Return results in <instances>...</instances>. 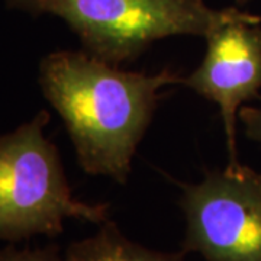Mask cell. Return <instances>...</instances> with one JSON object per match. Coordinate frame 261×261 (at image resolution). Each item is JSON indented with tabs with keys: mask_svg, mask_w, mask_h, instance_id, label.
Listing matches in <instances>:
<instances>
[{
	"mask_svg": "<svg viewBox=\"0 0 261 261\" xmlns=\"http://www.w3.org/2000/svg\"><path fill=\"white\" fill-rule=\"evenodd\" d=\"M183 75L121 70L84 51H56L39 63L44 97L64 122L84 173L125 185L161 97Z\"/></svg>",
	"mask_w": 261,
	"mask_h": 261,
	"instance_id": "6da1fadb",
	"label": "cell"
},
{
	"mask_svg": "<svg viewBox=\"0 0 261 261\" xmlns=\"http://www.w3.org/2000/svg\"><path fill=\"white\" fill-rule=\"evenodd\" d=\"M10 10L34 18L63 19L83 51L108 64L132 63L160 39L205 38L237 8L214 9L205 0H2Z\"/></svg>",
	"mask_w": 261,
	"mask_h": 261,
	"instance_id": "7a4b0ae2",
	"label": "cell"
},
{
	"mask_svg": "<svg viewBox=\"0 0 261 261\" xmlns=\"http://www.w3.org/2000/svg\"><path fill=\"white\" fill-rule=\"evenodd\" d=\"M49 112L0 135V241L19 243L64 232L65 219L99 225L109 219L108 203L75 199L56 145L44 129Z\"/></svg>",
	"mask_w": 261,
	"mask_h": 261,
	"instance_id": "3957f363",
	"label": "cell"
},
{
	"mask_svg": "<svg viewBox=\"0 0 261 261\" xmlns=\"http://www.w3.org/2000/svg\"><path fill=\"white\" fill-rule=\"evenodd\" d=\"M181 251L206 261H261V173L229 163L199 183H178Z\"/></svg>",
	"mask_w": 261,
	"mask_h": 261,
	"instance_id": "277c9868",
	"label": "cell"
},
{
	"mask_svg": "<svg viewBox=\"0 0 261 261\" xmlns=\"http://www.w3.org/2000/svg\"><path fill=\"white\" fill-rule=\"evenodd\" d=\"M200 65L183 79L186 87L218 105L229 163H238L237 121L243 103L260 97L261 16L235 9L205 37Z\"/></svg>",
	"mask_w": 261,
	"mask_h": 261,
	"instance_id": "5b68a950",
	"label": "cell"
},
{
	"mask_svg": "<svg viewBox=\"0 0 261 261\" xmlns=\"http://www.w3.org/2000/svg\"><path fill=\"white\" fill-rule=\"evenodd\" d=\"M185 251H157L134 243L118 224L108 219L92 237L70 244L64 261H185Z\"/></svg>",
	"mask_w": 261,
	"mask_h": 261,
	"instance_id": "8992f818",
	"label": "cell"
},
{
	"mask_svg": "<svg viewBox=\"0 0 261 261\" xmlns=\"http://www.w3.org/2000/svg\"><path fill=\"white\" fill-rule=\"evenodd\" d=\"M0 261H64L60 247L56 244L38 248H16L8 245L0 250Z\"/></svg>",
	"mask_w": 261,
	"mask_h": 261,
	"instance_id": "52a82bcc",
	"label": "cell"
},
{
	"mask_svg": "<svg viewBox=\"0 0 261 261\" xmlns=\"http://www.w3.org/2000/svg\"><path fill=\"white\" fill-rule=\"evenodd\" d=\"M238 119L243 123L245 135L261 145V105L258 108H241L238 112Z\"/></svg>",
	"mask_w": 261,
	"mask_h": 261,
	"instance_id": "ba28073f",
	"label": "cell"
},
{
	"mask_svg": "<svg viewBox=\"0 0 261 261\" xmlns=\"http://www.w3.org/2000/svg\"><path fill=\"white\" fill-rule=\"evenodd\" d=\"M240 2H244V0H240Z\"/></svg>",
	"mask_w": 261,
	"mask_h": 261,
	"instance_id": "9c48e42d",
	"label": "cell"
}]
</instances>
